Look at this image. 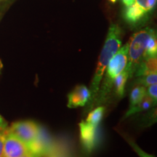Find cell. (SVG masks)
I'll list each match as a JSON object with an SVG mask.
<instances>
[{
	"instance_id": "cell-1",
	"label": "cell",
	"mask_w": 157,
	"mask_h": 157,
	"mask_svg": "<svg viewBox=\"0 0 157 157\" xmlns=\"http://www.w3.org/2000/svg\"><path fill=\"white\" fill-rule=\"evenodd\" d=\"M121 45V29L117 24L110 25L109 32L105 41V44L101 53L98 59V66L96 68L95 74L92 79L90 92L91 97L89 101V107H93V103L95 101L98 91H99L101 82L103 78L104 73L111 58L119 50Z\"/></svg>"
},
{
	"instance_id": "cell-2",
	"label": "cell",
	"mask_w": 157,
	"mask_h": 157,
	"mask_svg": "<svg viewBox=\"0 0 157 157\" xmlns=\"http://www.w3.org/2000/svg\"><path fill=\"white\" fill-rule=\"evenodd\" d=\"M128 52L129 44L127 43L126 44L119 48L113 58L110 60L106 67V71H105V74L104 76L102 87L101 89H99L96 98V99L98 98V103H101L106 98L107 95L111 91V87H113V79L116 76L124 70L128 61Z\"/></svg>"
},
{
	"instance_id": "cell-3",
	"label": "cell",
	"mask_w": 157,
	"mask_h": 157,
	"mask_svg": "<svg viewBox=\"0 0 157 157\" xmlns=\"http://www.w3.org/2000/svg\"><path fill=\"white\" fill-rule=\"evenodd\" d=\"M153 31L154 29L150 28L142 29L135 33L131 37L129 42H128V61L124 69L129 72V78L132 77L137 66L143 60L146 42Z\"/></svg>"
},
{
	"instance_id": "cell-4",
	"label": "cell",
	"mask_w": 157,
	"mask_h": 157,
	"mask_svg": "<svg viewBox=\"0 0 157 157\" xmlns=\"http://www.w3.org/2000/svg\"><path fill=\"white\" fill-rule=\"evenodd\" d=\"M7 129L9 132L15 135L28 146L37 137L40 127L34 121L24 120L13 123Z\"/></svg>"
},
{
	"instance_id": "cell-5",
	"label": "cell",
	"mask_w": 157,
	"mask_h": 157,
	"mask_svg": "<svg viewBox=\"0 0 157 157\" xmlns=\"http://www.w3.org/2000/svg\"><path fill=\"white\" fill-rule=\"evenodd\" d=\"M80 140L84 150L90 154L95 150L99 142L98 126H93L82 121L79 123Z\"/></svg>"
},
{
	"instance_id": "cell-6",
	"label": "cell",
	"mask_w": 157,
	"mask_h": 157,
	"mask_svg": "<svg viewBox=\"0 0 157 157\" xmlns=\"http://www.w3.org/2000/svg\"><path fill=\"white\" fill-rule=\"evenodd\" d=\"M27 151H29L27 145L13 133L9 132L7 129L2 157H21Z\"/></svg>"
},
{
	"instance_id": "cell-7",
	"label": "cell",
	"mask_w": 157,
	"mask_h": 157,
	"mask_svg": "<svg viewBox=\"0 0 157 157\" xmlns=\"http://www.w3.org/2000/svg\"><path fill=\"white\" fill-rule=\"evenodd\" d=\"M91 92L84 85H77L68 95L67 106L70 109L84 106L89 103Z\"/></svg>"
},
{
	"instance_id": "cell-8",
	"label": "cell",
	"mask_w": 157,
	"mask_h": 157,
	"mask_svg": "<svg viewBox=\"0 0 157 157\" xmlns=\"http://www.w3.org/2000/svg\"><path fill=\"white\" fill-rule=\"evenodd\" d=\"M157 71V60L156 57L143 59L137 66L135 74L136 77L146 76L148 74L156 73Z\"/></svg>"
},
{
	"instance_id": "cell-9",
	"label": "cell",
	"mask_w": 157,
	"mask_h": 157,
	"mask_svg": "<svg viewBox=\"0 0 157 157\" xmlns=\"http://www.w3.org/2000/svg\"><path fill=\"white\" fill-rule=\"evenodd\" d=\"M145 15L146 14L143 10L135 3L129 7H127L124 13V19L130 24H136L137 22L143 18Z\"/></svg>"
},
{
	"instance_id": "cell-10",
	"label": "cell",
	"mask_w": 157,
	"mask_h": 157,
	"mask_svg": "<svg viewBox=\"0 0 157 157\" xmlns=\"http://www.w3.org/2000/svg\"><path fill=\"white\" fill-rule=\"evenodd\" d=\"M129 78V74L126 69L117 76L113 79V85L114 87V91L119 98H122L124 95L125 85Z\"/></svg>"
},
{
	"instance_id": "cell-11",
	"label": "cell",
	"mask_w": 157,
	"mask_h": 157,
	"mask_svg": "<svg viewBox=\"0 0 157 157\" xmlns=\"http://www.w3.org/2000/svg\"><path fill=\"white\" fill-rule=\"evenodd\" d=\"M154 105H155L154 102L153 101L151 98L149 97L148 95H145V97L138 103L132 108H129L124 116V118L130 117V116L135 114L136 113L140 112V111H146V110L151 109V108L154 106Z\"/></svg>"
},
{
	"instance_id": "cell-12",
	"label": "cell",
	"mask_w": 157,
	"mask_h": 157,
	"mask_svg": "<svg viewBox=\"0 0 157 157\" xmlns=\"http://www.w3.org/2000/svg\"><path fill=\"white\" fill-rule=\"evenodd\" d=\"M157 55V39H156V31H154L148 37V41L146 42V48H145L144 52H143V59L154 58L156 57Z\"/></svg>"
},
{
	"instance_id": "cell-13",
	"label": "cell",
	"mask_w": 157,
	"mask_h": 157,
	"mask_svg": "<svg viewBox=\"0 0 157 157\" xmlns=\"http://www.w3.org/2000/svg\"><path fill=\"white\" fill-rule=\"evenodd\" d=\"M145 95H146V87L137 85L133 88L129 98V108H132L138 103L145 97Z\"/></svg>"
},
{
	"instance_id": "cell-14",
	"label": "cell",
	"mask_w": 157,
	"mask_h": 157,
	"mask_svg": "<svg viewBox=\"0 0 157 157\" xmlns=\"http://www.w3.org/2000/svg\"><path fill=\"white\" fill-rule=\"evenodd\" d=\"M104 112H105V108L103 106L98 107L97 109H94L88 114L85 121L93 126H99L103 117Z\"/></svg>"
},
{
	"instance_id": "cell-15",
	"label": "cell",
	"mask_w": 157,
	"mask_h": 157,
	"mask_svg": "<svg viewBox=\"0 0 157 157\" xmlns=\"http://www.w3.org/2000/svg\"><path fill=\"white\" fill-rule=\"evenodd\" d=\"M157 82V73L148 74L146 76H140L137 81V85H141L147 87L151 84H156Z\"/></svg>"
},
{
	"instance_id": "cell-16",
	"label": "cell",
	"mask_w": 157,
	"mask_h": 157,
	"mask_svg": "<svg viewBox=\"0 0 157 157\" xmlns=\"http://www.w3.org/2000/svg\"><path fill=\"white\" fill-rule=\"evenodd\" d=\"M157 0H135V3L143 10L145 14H148L156 7Z\"/></svg>"
},
{
	"instance_id": "cell-17",
	"label": "cell",
	"mask_w": 157,
	"mask_h": 157,
	"mask_svg": "<svg viewBox=\"0 0 157 157\" xmlns=\"http://www.w3.org/2000/svg\"><path fill=\"white\" fill-rule=\"evenodd\" d=\"M128 143H129V144L130 145V146L133 148V150L135 151V153L138 155L139 157H155L154 156H153V155H151V154H148V153L145 152L144 151L142 150L140 147L137 146V145L134 142V141L129 140Z\"/></svg>"
},
{
	"instance_id": "cell-18",
	"label": "cell",
	"mask_w": 157,
	"mask_h": 157,
	"mask_svg": "<svg viewBox=\"0 0 157 157\" xmlns=\"http://www.w3.org/2000/svg\"><path fill=\"white\" fill-rule=\"evenodd\" d=\"M146 95H148L153 101L154 102L155 105H156L157 102V84H154L148 86L146 88Z\"/></svg>"
},
{
	"instance_id": "cell-19",
	"label": "cell",
	"mask_w": 157,
	"mask_h": 157,
	"mask_svg": "<svg viewBox=\"0 0 157 157\" xmlns=\"http://www.w3.org/2000/svg\"><path fill=\"white\" fill-rule=\"evenodd\" d=\"M7 132V128L3 130H0V157L3 156V150H4V144H5V140L6 135Z\"/></svg>"
},
{
	"instance_id": "cell-20",
	"label": "cell",
	"mask_w": 157,
	"mask_h": 157,
	"mask_svg": "<svg viewBox=\"0 0 157 157\" xmlns=\"http://www.w3.org/2000/svg\"><path fill=\"white\" fill-rule=\"evenodd\" d=\"M43 157H71L69 155L64 154V153H60L59 151H56V150H54L53 151L51 152L50 154H49L46 156Z\"/></svg>"
},
{
	"instance_id": "cell-21",
	"label": "cell",
	"mask_w": 157,
	"mask_h": 157,
	"mask_svg": "<svg viewBox=\"0 0 157 157\" xmlns=\"http://www.w3.org/2000/svg\"><path fill=\"white\" fill-rule=\"evenodd\" d=\"M7 122L5 120V119L0 115V130H3L7 128Z\"/></svg>"
},
{
	"instance_id": "cell-22",
	"label": "cell",
	"mask_w": 157,
	"mask_h": 157,
	"mask_svg": "<svg viewBox=\"0 0 157 157\" xmlns=\"http://www.w3.org/2000/svg\"><path fill=\"white\" fill-rule=\"evenodd\" d=\"M21 157H41V156H39V155L34 154V153L29 151H27L25 154H23V156H21Z\"/></svg>"
},
{
	"instance_id": "cell-23",
	"label": "cell",
	"mask_w": 157,
	"mask_h": 157,
	"mask_svg": "<svg viewBox=\"0 0 157 157\" xmlns=\"http://www.w3.org/2000/svg\"><path fill=\"white\" fill-rule=\"evenodd\" d=\"M121 1L126 7H129L135 3V0H121Z\"/></svg>"
},
{
	"instance_id": "cell-24",
	"label": "cell",
	"mask_w": 157,
	"mask_h": 157,
	"mask_svg": "<svg viewBox=\"0 0 157 157\" xmlns=\"http://www.w3.org/2000/svg\"><path fill=\"white\" fill-rule=\"evenodd\" d=\"M2 67H3V64H2V63L1 60H0V70L2 68Z\"/></svg>"
},
{
	"instance_id": "cell-25",
	"label": "cell",
	"mask_w": 157,
	"mask_h": 157,
	"mask_svg": "<svg viewBox=\"0 0 157 157\" xmlns=\"http://www.w3.org/2000/svg\"><path fill=\"white\" fill-rule=\"evenodd\" d=\"M110 2H111L112 3H115L116 2H117V0H109Z\"/></svg>"
}]
</instances>
